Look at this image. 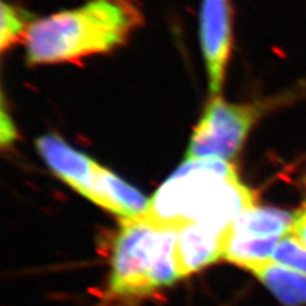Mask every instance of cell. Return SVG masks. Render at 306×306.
<instances>
[{"instance_id": "cell-14", "label": "cell", "mask_w": 306, "mask_h": 306, "mask_svg": "<svg viewBox=\"0 0 306 306\" xmlns=\"http://www.w3.org/2000/svg\"><path fill=\"white\" fill-rule=\"evenodd\" d=\"M0 141H2L3 146L12 144L13 141L17 138V131L13 125L10 116L7 115V112L3 110L2 111V120H0Z\"/></svg>"}, {"instance_id": "cell-5", "label": "cell", "mask_w": 306, "mask_h": 306, "mask_svg": "<svg viewBox=\"0 0 306 306\" xmlns=\"http://www.w3.org/2000/svg\"><path fill=\"white\" fill-rule=\"evenodd\" d=\"M199 26L209 89L214 96L223 84L232 44L231 10L227 0H203Z\"/></svg>"}, {"instance_id": "cell-15", "label": "cell", "mask_w": 306, "mask_h": 306, "mask_svg": "<svg viewBox=\"0 0 306 306\" xmlns=\"http://www.w3.org/2000/svg\"><path fill=\"white\" fill-rule=\"evenodd\" d=\"M291 233L297 237L302 244L306 245V205L295 214L294 225L291 228Z\"/></svg>"}, {"instance_id": "cell-16", "label": "cell", "mask_w": 306, "mask_h": 306, "mask_svg": "<svg viewBox=\"0 0 306 306\" xmlns=\"http://www.w3.org/2000/svg\"><path fill=\"white\" fill-rule=\"evenodd\" d=\"M305 183H306V177H305Z\"/></svg>"}, {"instance_id": "cell-6", "label": "cell", "mask_w": 306, "mask_h": 306, "mask_svg": "<svg viewBox=\"0 0 306 306\" xmlns=\"http://www.w3.org/2000/svg\"><path fill=\"white\" fill-rule=\"evenodd\" d=\"M37 151L49 169L83 197H88L100 165L55 134L37 139Z\"/></svg>"}, {"instance_id": "cell-10", "label": "cell", "mask_w": 306, "mask_h": 306, "mask_svg": "<svg viewBox=\"0 0 306 306\" xmlns=\"http://www.w3.org/2000/svg\"><path fill=\"white\" fill-rule=\"evenodd\" d=\"M295 216L270 207H253L232 226L231 235L244 237H278L291 233Z\"/></svg>"}, {"instance_id": "cell-7", "label": "cell", "mask_w": 306, "mask_h": 306, "mask_svg": "<svg viewBox=\"0 0 306 306\" xmlns=\"http://www.w3.org/2000/svg\"><path fill=\"white\" fill-rule=\"evenodd\" d=\"M230 236L198 222L181 226L176 240L179 275H189L223 256Z\"/></svg>"}, {"instance_id": "cell-11", "label": "cell", "mask_w": 306, "mask_h": 306, "mask_svg": "<svg viewBox=\"0 0 306 306\" xmlns=\"http://www.w3.org/2000/svg\"><path fill=\"white\" fill-rule=\"evenodd\" d=\"M281 239L244 237V236L231 235L223 258L236 265L251 270V268H254L256 264L272 259L274 249Z\"/></svg>"}, {"instance_id": "cell-12", "label": "cell", "mask_w": 306, "mask_h": 306, "mask_svg": "<svg viewBox=\"0 0 306 306\" xmlns=\"http://www.w3.org/2000/svg\"><path fill=\"white\" fill-rule=\"evenodd\" d=\"M30 14L22 9L2 2V35H0V49L4 52L12 47L21 37L26 38L32 22Z\"/></svg>"}, {"instance_id": "cell-3", "label": "cell", "mask_w": 306, "mask_h": 306, "mask_svg": "<svg viewBox=\"0 0 306 306\" xmlns=\"http://www.w3.org/2000/svg\"><path fill=\"white\" fill-rule=\"evenodd\" d=\"M177 230L162 227L142 216L124 219L114 241L110 288L116 295L131 296L174 283Z\"/></svg>"}, {"instance_id": "cell-9", "label": "cell", "mask_w": 306, "mask_h": 306, "mask_svg": "<svg viewBox=\"0 0 306 306\" xmlns=\"http://www.w3.org/2000/svg\"><path fill=\"white\" fill-rule=\"evenodd\" d=\"M284 306H306V274L281 265L273 259L261 261L251 270Z\"/></svg>"}, {"instance_id": "cell-2", "label": "cell", "mask_w": 306, "mask_h": 306, "mask_svg": "<svg viewBox=\"0 0 306 306\" xmlns=\"http://www.w3.org/2000/svg\"><path fill=\"white\" fill-rule=\"evenodd\" d=\"M142 23L133 0H91L32 22L24 38L27 60L46 65L103 54L121 46Z\"/></svg>"}, {"instance_id": "cell-4", "label": "cell", "mask_w": 306, "mask_h": 306, "mask_svg": "<svg viewBox=\"0 0 306 306\" xmlns=\"http://www.w3.org/2000/svg\"><path fill=\"white\" fill-rule=\"evenodd\" d=\"M269 103H231L218 96L207 103L194 128L186 160L230 162L241 151L245 139Z\"/></svg>"}, {"instance_id": "cell-8", "label": "cell", "mask_w": 306, "mask_h": 306, "mask_svg": "<svg viewBox=\"0 0 306 306\" xmlns=\"http://www.w3.org/2000/svg\"><path fill=\"white\" fill-rule=\"evenodd\" d=\"M87 198L122 221L144 216L149 207V200L141 191L101 165Z\"/></svg>"}, {"instance_id": "cell-13", "label": "cell", "mask_w": 306, "mask_h": 306, "mask_svg": "<svg viewBox=\"0 0 306 306\" xmlns=\"http://www.w3.org/2000/svg\"><path fill=\"white\" fill-rule=\"evenodd\" d=\"M272 259L294 270L306 274V245L292 233H288L278 241Z\"/></svg>"}, {"instance_id": "cell-1", "label": "cell", "mask_w": 306, "mask_h": 306, "mask_svg": "<svg viewBox=\"0 0 306 306\" xmlns=\"http://www.w3.org/2000/svg\"><path fill=\"white\" fill-rule=\"evenodd\" d=\"M253 207L254 193L240 181L230 162L193 158L160 186L144 216L174 230L198 222L231 233L235 221Z\"/></svg>"}]
</instances>
